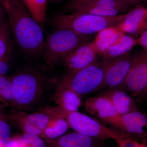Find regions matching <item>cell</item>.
Listing matches in <instances>:
<instances>
[{
  "label": "cell",
  "instance_id": "obj_33",
  "mask_svg": "<svg viewBox=\"0 0 147 147\" xmlns=\"http://www.w3.org/2000/svg\"><path fill=\"white\" fill-rule=\"evenodd\" d=\"M3 1L4 0H0V6H1V5H2Z\"/></svg>",
  "mask_w": 147,
  "mask_h": 147
},
{
  "label": "cell",
  "instance_id": "obj_9",
  "mask_svg": "<svg viewBox=\"0 0 147 147\" xmlns=\"http://www.w3.org/2000/svg\"><path fill=\"white\" fill-rule=\"evenodd\" d=\"M4 116L7 121L17 125L24 132L40 136L52 118L47 113L39 111L30 114L18 111L9 115L4 114Z\"/></svg>",
  "mask_w": 147,
  "mask_h": 147
},
{
  "label": "cell",
  "instance_id": "obj_18",
  "mask_svg": "<svg viewBox=\"0 0 147 147\" xmlns=\"http://www.w3.org/2000/svg\"><path fill=\"white\" fill-rule=\"evenodd\" d=\"M124 34L116 26L109 27L99 32L93 41L98 54L102 56L110 47L118 44Z\"/></svg>",
  "mask_w": 147,
  "mask_h": 147
},
{
  "label": "cell",
  "instance_id": "obj_27",
  "mask_svg": "<svg viewBox=\"0 0 147 147\" xmlns=\"http://www.w3.org/2000/svg\"><path fill=\"white\" fill-rule=\"evenodd\" d=\"M9 56L0 59V76H4L9 69Z\"/></svg>",
  "mask_w": 147,
  "mask_h": 147
},
{
  "label": "cell",
  "instance_id": "obj_35",
  "mask_svg": "<svg viewBox=\"0 0 147 147\" xmlns=\"http://www.w3.org/2000/svg\"><path fill=\"white\" fill-rule=\"evenodd\" d=\"M53 1H61V0H52Z\"/></svg>",
  "mask_w": 147,
  "mask_h": 147
},
{
  "label": "cell",
  "instance_id": "obj_31",
  "mask_svg": "<svg viewBox=\"0 0 147 147\" xmlns=\"http://www.w3.org/2000/svg\"><path fill=\"white\" fill-rule=\"evenodd\" d=\"M89 1H91V0H72L71 2L69 3L72 4L81 3Z\"/></svg>",
  "mask_w": 147,
  "mask_h": 147
},
{
  "label": "cell",
  "instance_id": "obj_32",
  "mask_svg": "<svg viewBox=\"0 0 147 147\" xmlns=\"http://www.w3.org/2000/svg\"><path fill=\"white\" fill-rule=\"evenodd\" d=\"M140 147H147V146H146L145 144H143V143H142V146H141Z\"/></svg>",
  "mask_w": 147,
  "mask_h": 147
},
{
  "label": "cell",
  "instance_id": "obj_11",
  "mask_svg": "<svg viewBox=\"0 0 147 147\" xmlns=\"http://www.w3.org/2000/svg\"><path fill=\"white\" fill-rule=\"evenodd\" d=\"M131 57L129 52L108 61L101 89L111 90L121 86L130 69Z\"/></svg>",
  "mask_w": 147,
  "mask_h": 147
},
{
  "label": "cell",
  "instance_id": "obj_3",
  "mask_svg": "<svg viewBox=\"0 0 147 147\" xmlns=\"http://www.w3.org/2000/svg\"><path fill=\"white\" fill-rule=\"evenodd\" d=\"M125 14L114 16H102L89 13L72 12L60 14L50 21L55 29H68L79 34L90 36L98 33L107 28L116 26L122 21Z\"/></svg>",
  "mask_w": 147,
  "mask_h": 147
},
{
  "label": "cell",
  "instance_id": "obj_25",
  "mask_svg": "<svg viewBox=\"0 0 147 147\" xmlns=\"http://www.w3.org/2000/svg\"><path fill=\"white\" fill-rule=\"evenodd\" d=\"M11 138V129L4 116L0 111V143L5 146Z\"/></svg>",
  "mask_w": 147,
  "mask_h": 147
},
{
  "label": "cell",
  "instance_id": "obj_8",
  "mask_svg": "<svg viewBox=\"0 0 147 147\" xmlns=\"http://www.w3.org/2000/svg\"><path fill=\"white\" fill-rule=\"evenodd\" d=\"M66 7L72 12L102 16H114L124 14L131 8L121 0H91L74 4L69 3Z\"/></svg>",
  "mask_w": 147,
  "mask_h": 147
},
{
  "label": "cell",
  "instance_id": "obj_10",
  "mask_svg": "<svg viewBox=\"0 0 147 147\" xmlns=\"http://www.w3.org/2000/svg\"><path fill=\"white\" fill-rule=\"evenodd\" d=\"M84 105L89 114L118 129L120 115L117 113L107 96L101 94L98 96L88 98Z\"/></svg>",
  "mask_w": 147,
  "mask_h": 147
},
{
  "label": "cell",
  "instance_id": "obj_22",
  "mask_svg": "<svg viewBox=\"0 0 147 147\" xmlns=\"http://www.w3.org/2000/svg\"><path fill=\"white\" fill-rule=\"evenodd\" d=\"M14 106L13 91L9 78L0 76V107Z\"/></svg>",
  "mask_w": 147,
  "mask_h": 147
},
{
  "label": "cell",
  "instance_id": "obj_15",
  "mask_svg": "<svg viewBox=\"0 0 147 147\" xmlns=\"http://www.w3.org/2000/svg\"><path fill=\"white\" fill-rule=\"evenodd\" d=\"M103 142L75 131L45 141L47 147H102Z\"/></svg>",
  "mask_w": 147,
  "mask_h": 147
},
{
  "label": "cell",
  "instance_id": "obj_29",
  "mask_svg": "<svg viewBox=\"0 0 147 147\" xmlns=\"http://www.w3.org/2000/svg\"><path fill=\"white\" fill-rule=\"evenodd\" d=\"M121 1H122L130 7H132L134 6L139 5V4L141 3L145 0H121Z\"/></svg>",
  "mask_w": 147,
  "mask_h": 147
},
{
  "label": "cell",
  "instance_id": "obj_7",
  "mask_svg": "<svg viewBox=\"0 0 147 147\" xmlns=\"http://www.w3.org/2000/svg\"><path fill=\"white\" fill-rule=\"evenodd\" d=\"M119 88L138 99L146 94L147 51L143 50L131 57L129 71L123 84Z\"/></svg>",
  "mask_w": 147,
  "mask_h": 147
},
{
  "label": "cell",
  "instance_id": "obj_2",
  "mask_svg": "<svg viewBox=\"0 0 147 147\" xmlns=\"http://www.w3.org/2000/svg\"><path fill=\"white\" fill-rule=\"evenodd\" d=\"M38 111L47 113L52 117L62 118L67 121L70 128L74 131L101 141L109 139L142 141L136 136L122 132L114 127H108L96 119L78 111L69 112L58 105L46 106L40 108Z\"/></svg>",
  "mask_w": 147,
  "mask_h": 147
},
{
  "label": "cell",
  "instance_id": "obj_14",
  "mask_svg": "<svg viewBox=\"0 0 147 147\" xmlns=\"http://www.w3.org/2000/svg\"><path fill=\"white\" fill-rule=\"evenodd\" d=\"M147 125L146 116L139 111H135L120 115L118 129L144 140L147 137Z\"/></svg>",
  "mask_w": 147,
  "mask_h": 147
},
{
  "label": "cell",
  "instance_id": "obj_28",
  "mask_svg": "<svg viewBox=\"0 0 147 147\" xmlns=\"http://www.w3.org/2000/svg\"><path fill=\"white\" fill-rule=\"evenodd\" d=\"M137 39V44H139L144 51H147V30L143 31L139 34Z\"/></svg>",
  "mask_w": 147,
  "mask_h": 147
},
{
  "label": "cell",
  "instance_id": "obj_24",
  "mask_svg": "<svg viewBox=\"0 0 147 147\" xmlns=\"http://www.w3.org/2000/svg\"><path fill=\"white\" fill-rule=\"evenodd\" d=\"M17 137L21 147H47L45 140L38 135L23 132Z\"/></svg>",
  "mask_w": 147,
  "mask_h": 147
},
{
  "label": "cell",
  "instance_id": "obj_6",
  "mask_svg": "<svg viewBox=\"0 0 147 147\" xmlns=\"http://www.w3.org/2000/svg\"><path fill=\"white\" fill-rule=\"evenodd\" d=\"M13 91L14 106L28 108L34 104L42 95L43 81L42 77L32 71H23L9 78Z\"/></svg>",
  "mask_w": 147,
  "mask_h": 147
},
{
  "label": "cell",
  "instance_id": "obj_21",
  "mask_svg": "<svg viewBox=\"0 0 147 147\" xmlns=\"http://www.w3.org/2000/svg\"><path fill=\"white\" fill-rule=\"evenodd\" d=\"M31 15L40 25L46 20L47 0H21Z\"/></svg>",
  "mask_w": 147,
  "mask_h": 147
},
{
  "label": "cell",
  "instance_id": "obj_1",
  "mask_svg": "<svg viewBox=\"0 0 147 147\" xmlns=\"http://www.w3.org/2000/svg\"><path fill=\"white\" fill-rule=\"evenodd\" d=\"M2 5L7 13L16 42L24 53L36 56L43 52L42 29L33 18L21 0H4Z\"/></svg>",
  "mask_w": 147,
  "mask_h": 147
},
{
  "label": "cell",
  "instance_id": "obj_26",
  "mask_svg": "<svg viewBox=\"0 0 147 147\" xmlns=\"http://www.w3.org/2000/svg\"><path fill=\"white\" fill-rule=\"evenodd\" d=\"M119 147H140L142 143L137 140L126 139H115Z\"/></svg>",
  "mask_w": 147,
  "mask_h": 147
},
{
  "label": "cell",
  "instance_id": "obj_4",
  "mask_svg": "<svg viewBox=\"0 0 147 147\" xmlns=\"http://www.w3.org/2000/svg\"><path fill=\"white\" fill-rule=\"evenodd\" d=\"M90 36L76 33L65 29H57L44 42L43 52L47 65L51 66L64 59L74 50L90 42Z\"/></svg>",
  "mask_w": 147,
  "mask_h": 147
},
{
  "label": "cell",
  "instance_id": "obj_34",
  "mask_svg": "<svg viewBox=\"0 0 147 147\" xmlns=\"http://www.w3.org/2000/svg\"><path fill=\"white\" fill-rule=\"evenodd\" d=\"M0 147H5L1 143H0Z\"/></svg>",
  "mask_w": 147,
  "mask_h": 147
},
{
  "label": "cell",
  "instance_id": "obj_17",
  "mask_svg": "<svg viewBox=\"0 0 147 147\" xmlns=\"http://www.w3.org/2000/svg\"><path fill=\"white\" fill-rule=\"evenodd\" d=\"M54 99L58 106L69 112L78 111L82 105L81 96L59 83L55 90Z\"/></svg>",
  "mask_w": 147,
  "mask_h": 147
},
{
  "label": "cell",
  "instance_id": "obj_20",
  "mask_svg": "<svg viewBox=\"0 0 147 147\" xmlns=\"http://www.w3.org/2000/svg\"><path fill=\"white\" fill-rule=\"evenodd\" d=\"M137 44V39L131 36L124 34L119 43L110 47L102 54V56L105 60L113 59L129 53Z\"/></svg>",
  "mask_w": 147,
  "mask_h": 147
},
{
  "label": "cell",
  "instance_id": "obj_5",
  "mask_svg": "<svg viewBox=\"0 0 147 147\" xmlns=\"http://www.w3.org/2000/svg\"><path fill=\"white\" fill-rule=\"evenodd\" d=\"M108 61H97L79 71L68 72L59 84L71 89L81 96L97 91L101 89L103 85Z\"/></svg>",
  "mask_w": 147,
  "mask_h": 147
},
{
  "label": "cell",
  "instance_id": "obj_12",
  "mask_svg": "<svg viewBox=\"0 0 147 147\" xmlns=\"http://www.w3.org/2000/svg\"><path fill=\"white\" fill-rule=\"evenodd\" d=\"M97 50L94 41L81 45L63 60L69 72L83 69L97 62Z\"/></svg>",
  "mask_w": 147,
  "mask_h": 147
},
{
  "label": "cell",
  "instance_id": "obj_30",
  "mask_svg": "<svg viewBox=\"0 0 147 147\" xmlns=\"http://www.w3.org/2000/svg\"><path fill=\"white\" fill-rule=\"evenodd\" d=\"M5 12V11L4 8L2 7L1 6H0V24L4 21Z\"/></svg>",
  "mask_w": 147,
  "mask_h": 147
},
{
  "label": "cell",
  "instance_id": "obj_19",
  "mask_svg": "<svg viewBox=\"0 0 147 147\" xmlns=\"http://www.w3.org/2000/svg\"><path fill=\"white\" fill-rule=\"evenodd\" d=\"M70 128L68 123L65 119L52 116L40 137L45 141L53 140L66 134Z\"/></svg>",
  "mask_w": 147,
  "mask_h": 147
},
{
  "label": "cell",
  "instance_id": "obj_16",
  "mask_svg": "<svg viewBox=\"0 0 147 147\" xmlns=\"http://www.w3.org/2000/svg\"><path fill=\"white\" fill-rule=\"evenodd\" d=\"M101 94L108 98L119 115L139 111L134 97L121 89L106 90Z\"/></svg>",
  "mask_w": 147,
  "mask_h": 147
},
{
  "label": "cell",
  "instance_id": "obj_36",
  "mask_svg": "<svg viewBox=\"0 0 147 147\" xmlns=\"http://www.w3.org/2000/svg\"><path fill=\"white\" fill-rule=\"evenodd\" d=\"M1 107H0V111H1Z\"/></svg>",
  "mask_w": 147,
  "mask_h": 147
},
{
  "label": "cell",
  "instance_id": "obj_13",
  "mask_svg": "<svg viewBox=\"0 0 147 147\" xmlns=\"http://www.w3.org/2000/svg\"><path fill=\"white\" fill-rule=\"evenodd\" d=\"M123 33L140 34L147 29V9L139 5L125 14L122 21L116 26Z\"/></svg>",
  "mask_w": 147,
  "mask_h": 147
},
{
  "label": "cell",
  "instance_id": "obj_23",
  "mask_svg": "<svg viewBox=\"0 0 147 147\" xmlns=\"http://www.w3.org/2000/svg\"><path fill=\"white\" fill-rule=\"evenodd\" d=\"M10 50L9 30L4 21L0 24V59L9 56Z\"/></svg>",
  "mask_w": 147,
  "mask_h": 147
}]
</instances>
